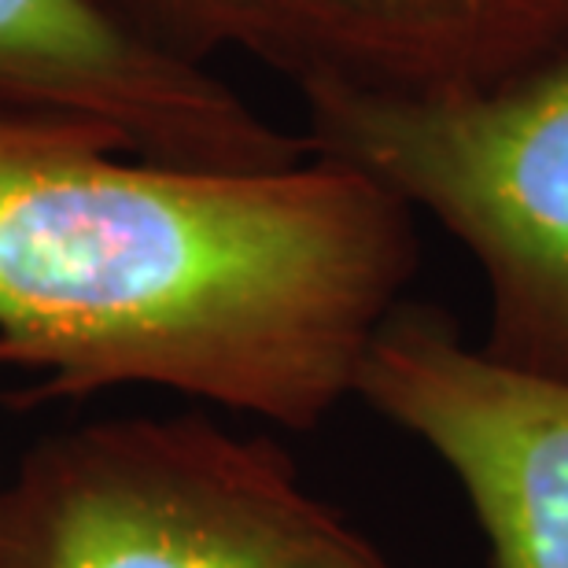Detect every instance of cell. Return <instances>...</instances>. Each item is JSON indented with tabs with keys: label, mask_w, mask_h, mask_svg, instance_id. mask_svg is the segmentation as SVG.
<instances>
[{
	"label": "cell",
	"mask_w": 568,
	"mask_h": 568,
	"mask_svg": "<svg viewBox=\"0 0 568 568\" xmlns=\"http://www.w3.org/2000/svg\"><path fill=\"white\" fill-rule=\"evenodd\" d=\"M174 60L236 52L306 93L450 100L568 52V0H93Z\"/></svg>",
	"instance_id": "4"
},
{
	"label": "cell",
	"mask_w": 568,
	"mask_h": 568,
	"mask_svg": "<svg viewBox=\"0 0 568 568\" xmlns=\"http://www.w3.org/2000/svg\"><path fill=\"white\" fill-rule=\"evenodd\" d=\"M0 568H399L270 439L108 417L33 443L0 491Z\"/></svg>",
	"instance_id": "2"
},
{
	"label": "cell",
	"mask_w": 568,
	"mask_h": 568,
	"mask_svg": "<svg viewBox=\"0 0 568 568\" xmlns=\"http://www.w3.org/2000/svg\"><path fill=\"white\" fill-rule=\"evenodd\" d=\"M314 155L362 170L484 274V351L568 381V52L450 100L306 93Z\"/></svg>",
	"instance_id": "3"
},
{
	"label": "cell",
	"mask_w": 568,
	"mask_h": 568,
	"mask_svg": "<svg viewBox=\"0 0 568 568\" xmlns=\"http://www.w3.org/2000/svg\"><path fill=\"white\" fill-rule=\"evenodd\" d=\"M355 399L454 473L491 568H568V381L506 366L454 317L403 300L362 358Z\"/></svg>",
	"instance_id": "5"
},
{
	"label": "cell",
	"mask_w": 568,
	"mask_h": 568,
	"mask_svg": "<svg viewBox=\"0 0 568 568\" xmlns=\"http://www.w3.org/2000/svg\"><path fill=\"white\" fill-rule=\"evenodd\" d=\"M417 266L414 211L336 159L170 166L0 100V366L44 399L155 388L311 432Z\"/></svg>",
	"instance_id": "1"
},
{
	"label": "cell",
	"mask_w": 568,
	"mask_h": 568,
	"mask_svg": "<svg viewBox=\"0 0 568 568\" xmlns=\"http://www.w3.org/2000/svg\"><path fill=\"white\" fill-rule=\"evenodd\" d=\"M0 100L97 122L170 166L252 174L311 155L211 67L148 49L93 0H0Z\"/></svg>",
	"instance_id": "6"
}]
</instances>
